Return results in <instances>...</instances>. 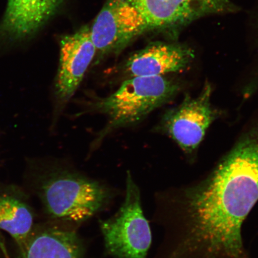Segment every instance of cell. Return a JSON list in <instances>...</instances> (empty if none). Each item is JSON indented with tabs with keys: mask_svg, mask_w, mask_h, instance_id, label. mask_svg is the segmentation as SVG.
Here are the masks:
<instances>
[{
	"mask_svg": "<svg viewBox=\"0 0 258 258\" xmlns=\"http://www.w3.org/2000/svg\"><path fill=\"white\" fill-rule=\"evenodd\" d=\"M193 58L189 48L180 45L156 44L134 54L126 64L132 77L163 76L180 72Z\"/></svg>",
	"mask_w": 258,
	"mask_h": 258,
	"instance_id": "obj_9",
	"label": "cell"
},
{
	"mask_svg": "<svg viewBox=\"0 0 258 258\" xmlns=\"http://www.w3.org/2000/svg\"><path fill=\"white\" fill-rule=\"evenodd\" d=\"M62 2V0H8L2 30L14 38L27 37L46 22Z\"/></svg>",
	"mask_w": 258,
	"mask_h": 258,
	"instance_id": "obj_10",
	"label": "cell"
},
{
	"mask_svg": "<svg viewBox=\"0 0 258 258\" xmlns=\"http://www.w3.org/2000/svg\"><path fill=\"white\" fill-rule=\"evenodd\" d=\"M47 211L54 218L82 222L105 204L109 191L98 182L69 172L52 174L41 186Z\"/></svg>",
	"mask_w": 258,
	"mask_h": 258,
	"instance_id": "obj_3",
	"label": "cell"
},
{
	"mask_svg": "<svg viewBox=\"0 0 258 258\" xmlns=\"http://www.w3.org/2000/svg\"><path fill=\"white\" fill-rule=\"evenodd\" d=\"M146 30L144 18L127 0H109L90 31L96 50L106 52L121 47Z\"/></svg>",
	"mask_w": 258,
	"mask_h": 258,
	"instance_id": "obj_7",
	"label": "cell"
},
{
	"mask_svg": "<svg viewBox=\"0 0 258 258\" xmlns=\"http://www.w3.org/2000/svg\"><path fill=\"white\" fill-rule=\"evenodd\" d=\"M186 196L196 239L215 254L239 257L241 226L258 201V122Z\"/></svg>",
	"mask_w": 258,
	"mask_h": 258,
	"instance_id": "obj_1",
	"label": "cell"
},
{
	"mask_svg": "<svg viewBox=\"0 0 258 258\" xmlns=\"http://www.w3.org/2000/svg\"><path fill=\"white\" fill-rule=\"evenodd\" d=\"M179 83L163 76L131 77L117 91L97 100L93 110L106 115L108 122L99 140L118 128L128 126L147 117L176 96Z\"/></svg>",
	"mask_w": 258,
	"mask_h": 258,
	"instance_id": "obj_2",
	"label": "cell"
},
{
	"mask_svg": "<svg viewBox=\"0 0 258 258\" xmlns=\"http://www.w3.org/2000/svg\"><path fill=\"white\" fill-rule=\"evenodd\" d=\"M96 50L88 27L61 40L55 86L56 96L61 105H66L78 89Z\"/></svg>",
	"mask_w": 258,
	"mask_h": 258,
	"instance_id": "obj_8",
	"label": "cell"
},
{
	"mask_svg": "<svg viewBox=\"0 0 258 258\" xmlns=\"http://www.w3.org/2000/svg\"><path fill=\"white\" fill-rule=\"evenodd\" d=\"M21 258H80V248L72 232L47 229L30 236L21 245Z\"/></svg>",
	"mask_w": 258,
	"mask_h": 258,
	"instance_id": "obj_12",
	"label": "cell"
},
{
	"mask_svg": "<svg viewBox=\"0 0 258 258\" xmlns=\"http://www.w3.org/2000/svg\"><path fill=\"white\" fill-rule=\"evenodd\" d=\"M212 88L206 84L196 98L186 95L181 104L164 114L161 128L186 153H192L204 138L206 131L218 117L211 105Z\"/></svg>",
	"mask_w": 258,
	"mask_h": 258,
	"instance_id": "obj_5",
	"label": "cell"
},
{
	"mask_svg": "<svg viewBox=\"0 0 258 258\" xmlns=\"http://www.w3.org/2000/svg\"><path fill=\"white\" fill-rule=\"evenodd\" d=\"M144 19L147 30L179 28L203 16L233 12L229 0H127Z\"/></svg>",
	"mask_w": 258,
	"mask_h": 258,
	"instance_id": "obj_6",
	"label": "cell"
},
{
	"mask_svg": "<svg viewBox=\"0 0 258 258\" xmlns=\"http://www.w3.org/2000/svg\"><path fill=\"white\" fill-rule=\"evenodd\" d=\"M34 215L24 195L14 187L0 184V230L19 245L31 234Z\"/></svg>",
	"mask_w": 258,
	"mask_h": 258,
	"instance_id": "obj_11",
	"label": "cell"
},
{
	"mask_svg": "<svg viewBox=\"0 0 258 258\" xmlns=\"http://www.w3.org/2000/svg\"><path fill=\"white\" fill-rule=\"evenodd\" d=\"M141 206L140 189L128 172L124 203L101 224L106 248L118 258L147 257L152 237Z\"/></svg>",
	"mask_w": 258,
	"mask_h": 258,
	"instance_id": "obj_4",
	"label": "cell"
}]
</instances>
